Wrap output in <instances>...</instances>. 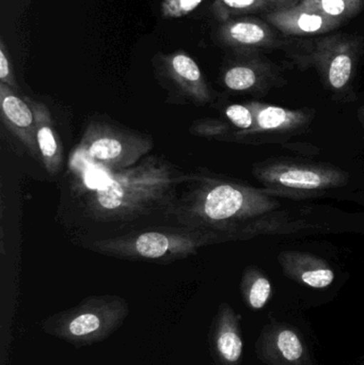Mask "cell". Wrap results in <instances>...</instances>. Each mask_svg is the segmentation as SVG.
Listing matches in <instances>:
<instances>
[{"label": "cell", "mask_w": 364, "mask_h": 365, "mask_svg": "<svg viewBox=\"0 0 364 365\" xmlns=\"http://www.w3.org/2000/svg\"><path fill=\"white\" fill-rule=\"evenodd\" d=\"M245 281L248 283V300L254 309L265 306L271 293V284L266 277L256 268H249L245 274Z\"/></svg>", "instance_id": "cell-18"}, {"label": "cell", "mask_w": 364, "mask_h": 365, "mask_svg": "<svg viewBox=\"0 0 364 365\" xmlns=\"http://www.w3.org/2000/svg\"><path fill=\"white\" fill-rule=\"evenodd\" d=\"M0 83L12 88L13 90H17V83L15 81L14 74H13L12 66H11L10 59L6 53L4 42L0 43Z\"/></svg>", "instance_id": "cell-23"}, {"label": "cell", "mask_w": 364, "mask_h": 365, "mask_svg": "<svg viewBox=\"0 0 364 365\" xmlns=\"http://www.w3.org/2000/svg\"><path fill=\"white\" fill-rule=\"evenodd\" d=\"M278 347H279L284 357L290 360V361H295L303 355V349L301 341L294 332L288 331V330H286V331L279 334Z\"/></svg>", "instance_id": "cell-22"}, {"label": "cell", "mask_w": 364, "mask_h": 365, "mask_svg": "<svg viewBox=\"0 0 364 365\" xmlns=\"http://www.w3.org/2000/svg\"><path fill=\"white\" fill-rule=\"evenodd\" d=\"M357 115H358L359 122H360L361 126L364 130V105L358 109L357 111Z\"/></svg>", "instance_id": "cell-24"}, {"label": "cell", "mask_w": 364, "mask_h": 365, "mask_svg": "<svg viewBox=\"0 0 364 365\" xmlns=\"http://www.w3.org/2000/svg\"><path fill=\"white\" fill-rule=\"evenodd\" d=\"M280 265L288 276L313 289H325L335 280V272L322 259L305 251H282L278 257Z\"/></svg>", "instance_id": "cell-12"}, {"label": "cell", "mask_w": 364, "mask_h": 365, "mask_svg": "<svg viewBox=\"0 0 364 365\" xmlns=\"http://www.w3.org/2000/svg\"><path fill=\"white\" fill-rule=\"evenodd\" d=\"M121 302L115 297H95L83 302L68 315L64 334L70 340L94 339L104 330L105 319H111V308Z\"/></svg>", "instance_id": "cell-10"}, {"label": "cell", "mask_w": 364, "mask_h": 365, "mask_svg": "<svg viewBox=\"0 0 364 365\" xmlns=\"http://www.w3.org/2000/svg\"><path fill=\"white\" fill-rule=\"evenodd\" d=\"M224 117L237 130H248L254 125V113L248 103L229 105L224 109Z\"/></svg>", "instance_id": "cell-19"}, {"label": "cell", "mask_w": 364, "mask_h": 365, "mask_svg": "<svg viewBox=\"0 0 364 365\" xmlns=\"http://www.w3.org/2000/svg\"><path fill=\"white\" fill-rule=\"evenodd\" d=\"M203 0H164L160 12L165 19H181L196 10Z\"/></svg>", "instance_id": "cell-21"}, {"label": "cell", "mask_w": 364, "mask_h": 365, "mask_svg": "<svg viewBox=\"0 0 364 365\" xmlns=\"http://www.w3.org/2000/svg\"><path fill=\"white\" fill-rule=\"evenodd\" d=\"M219 36L226 44L235 47H265L274 43L273 32L264 24L251 19L228 21L222 26Z\"/></svg>", "instance_id": "cell-15"}, {"label": "cell", "mask_w": 364, "mask_h": 365, "mask_svg": "<svg viewBox=\"0 0 364 365\" xmlns=\"http://www.w3.org/2000/svg\"><path fill=\"white\" fill-rule=\"evenodd\" d=\"M189 188L166 212L182 227L200 230L219 242L256 236L294 233L305 227L292 220L277 197L256 188L213 175H192Z\"/></svg>", "instance_id": "cell-1"}, {"label": "cell", "mask_w": 364, "mask_h": 365, "mask_svg": "<svg viewBox=\"0 0 364 365\" xmlns=\"http://www.w3.org/2000/svg\"><path fill=\"white\" fill-rule=\"evenodd\" d=\"M363 0H303L299 6L333 19L352 16L360 9Z\"/></svg>", "instance_id": "cell-17"}, {"label": "cell", "mask_w": 364, "mask_h": 365, "mask_svg": "<svg viewBox=\"0 0 364 365\" xmlns=\"http://www.w3.org/2000/svg\"><path fill=\"white\" fill-rule=\"evenodd\" d=\"M190 178L166 160L149 156L132 168L111 173L104 184L90 191L85 216L98 222H128L156 210L167 212L180 185Z\"/></svg>", "instance_id": "cell-2"}, {"label": "cell", "mask_w": 364, "mask_h": 365, "mask_svg": "<svg viewBox=\"0 0 364 365\" xmlns=\"http://www.w3.org/2000/svg\"><path fill=\"white\" fill-rule=\"evenodd\" d=\"M36 120V145L41 162L49 175L59 173L63 163V150L53 128V119L47 107L42 103L29 100Z\"/></svg>", "instance_id": "cell-14"}, {"label": "cell", "mask_w": 364, "mask_h": 365, "mask_svg": "<svg viewBox=\"0 0 364 365\" xmlns=\"http://www.w3.org/2000/svg\"><path fill=\"white\" fill-rule=\"evenodd\" d=\"M314 57L327 89L338 100L350 101L355 75V51L350 46H326Z\"/></svg>", "instance_id": "cell-7"}, {"label": "cell", "mask_w": 364, "mask_h": 365, "mask_svg": "<svg viewBox=\"0 0 364 365\" xmlns=\"http://www.w3.org/2000/svg\"><path fill=\"white\" fill-rule=\"evenodd\" d=\"M165 72L181 96L196 105L213 100V93L197 62L184 51H175L164 59Z\"/></svg>", "instance_id": "cell-9"}, {"label": "cell", "mask_w": 364, "mask_h": 365, "mask_svg": "<svg viewBox=\"0 0 364 365\" xmlns=\"http://www.w3.org/2000/svg\"><path fill=\"white\" fill-rule=\"evenodd\" d=\"M0 108L4 125L36 160H41L36 145V120L30 103L19 98L12 88L0 83Z\"/></svg>", "instance_id": "cell-8"}, {"label": "cell", "mask_w": 364, "mask_h": 365, "mask_svg": "<svg viewBox=\"0 0 364 365\" xmlns=\"http://www.w3.org/2000/svg\"><path fill=\"white\" fill-rule=\"evenodd\" d=\"M297 0H215L213 11L222 21L230 17L252 12L271 13L284 9L292 8Z\"/></svg>", "instance_id": "cell-16"}, {"label": "cell", "mask_w": 364, "mask_h": 365, "mask_svg": "<svg viewBox=\"0 0 364 365\" xmlns=\"http://www.w3.org/2000/svg\"><path fill=\"white\" fill-rule=\"evenodd\" d=\"M214 244H220L215 236L181 225L130 232L94 240L88 248L117 259L170 263L196 255L203 247Z\"/></svg>", "instance_id": "cell-3"}, {"label": "cell", "mask_w": 364, "mask_h": 365, "mask_svg": "<svg viewBox=\"0 0 364 365\" xmlns=\"http://www.w3.org/2000/svg\"><path fill=\"white\" fill-rule=\"evenodd\" d=\"M153 139L138 130L107 122H91L79 143V153L111 173L136 166L153 149Z\"/></svg>", "instance_id": "cell-5"}, {"label": "cell", "mask_w": 364, "mask_h": 365, "mask_svg": "<svg viewBox=\"0 0 364 365\" xmlns=\"http://www.w3.org/2000/svg\"><path fill=\"white\" fill-rule=\"evenodd\" d=\"M254 177L274 197L307 199L346 186L350 173L327 163L273 158L256 163Z\"/></svg>", "instance_id": "cell-4"}, {"label": "cell", "mask_w": 364, "mask_h": 365, "mask_svg": "<svg viewBox=\"0 0 364 365\" xmlns=\"http://www.w3.org/2000/svg\"><path fill=\"white\" fill-rule=\"evenodd\" d=\"M267 19L284 34L297 36L328 31L339 24V19L307 10L301 6L267 13Z\"/></svg>", "instance_id": "cell-13"}, {"label": "cell", "mask_w": 364, "mask_h": 365, "mask_svg": "<svg viewBox=\"0 0 364 365\" xmlns=\"http://www.w3.org/2000/svg\"><path fill=\"white\" fill-rule=\"evenodd\" d=\"M281 81L269 64L256 61L231 66L222 76L227 89L244 93H266L274 87H279Z\"/></svg>", "instance_id": "cell-11"}, {"label": "cell", "mask_w": 364, "mask_h": 365, "mask_svg": "<svg viewBox=\"0 0 364 365\" xmlns=\"http://www.w3.org/2000/svg\"><path fill=\"white\" fill-rule=\"evenodd\" d=\"M217 349L227 361L235 362L241 358L243 343L236 332L224 331L218 336Z\"/></svg>", "instance_id": "cell-20"}, {"label": "cell", "mask_w": 364, "mask_h": 365, "mask_svg": "<svg viewBox=\"0 0 364 365\" xmlns=\"http://www.w3.org/2000/svg\"><path fill=\"white\" fill-rule=\"evenodd\" d=\"M254 113V125L248 130H235L228 140L250 145L280 143L303 134L316 118L311 108L290 109L266 103L248 102Z\"/></svg>", "instance_id": "cell-6"}]
</instances>
